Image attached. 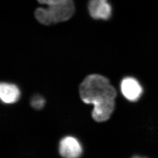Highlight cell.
<instances>
[{
  "label": "cell",
  "instance_id": "cell-1",
  "mask_svg": "<svg viewBox=\"0 0 158 158\" xmlns=\"http://www.w3.org/2000/svg\"><path fill=\"white\" fill-rule=\"evenodd\" d=\"M80 96L85 104H92V117L97 122L110 118L115 108L117 92L106 77L94 74L85 78L80 85Z\"/></svg>",
  "mask_w": 158,
  "mask_h": 158
},
{
  "label": "cell",
  "instance_id": "cell-2",
  "mask_svg": "<svg viewBox=\"0 0 158 158\" xmlns=\"http://www.w3.org/2000/svg\"><path fill=\"white\" fill-rule=\"evenodd\" d=\"M75 7L72 0H62L48 8H39L35 12V16L40 23L49 25L64 22L73 15Z\"/></svg>",
  "mask_w": 158,
  "mask_h": 158
},
{
  "label": "cell",
  "instance_id": "cell-3",
  "mask_svg": "<svg viewBox=\"0 0 158 158\" xmlns=\"http://www.w3.org/2000/svg\"><path fill=\"white\" fill-rule=\"evenodd\" d=\"M82 152L80 143L73 136H66L60 142L59 152L64 158H79Z\"/></svg>",
  "mask_w": 158,
  "mask_h": 158
},
{
  "label": "cell",
  "instance_id": "cell-4",
  "mask_svg": "<svg viewBox=\"0 0 158 158\" xmlns=\"http://www.w3.org/2000/svg\"><path fill=\"white\" fill-rule=\"evenodd\" d=\"M121 90L125 98L131 102L138 100L141 96L143 89L139 83L133 77H126L121 84Z\"/></svg>",
  "mask_w": 158,
  "mask_h": 158
},
{
  "label": "cell",
  "instance_id": "cell-5",
  "mask_svg": "<svg viewBox=\"0 0 158 158\" xmlns=\"http://www.w3.org/2000/svg\"><path fill=\"white\" fill-rule=\"evenodd\" d=\"M89 10L91 16L96 19L107 20L111 16L112 8L107 0H90Z\"/></svg>",
  "mask_w": 158,
  "mask_h": 158
},
{
  "label": "cell",
  "instance_id": "cell-6",
  "mask_svg": "<svg viewBox=\"0 0 158 158\" xmlns=\"http://www.w3.org/2000/svg\"><path fill=\"white\" fill-rule=\"evenodd\" d=\"M20 92L16 85L2 83L0 85V97L6 104H12L18 101Z\"/></svg>",
  "mask_w": 158,
  "mask_h": 158
},
{
  "label": "cell",
  "instance_id": "cell-7",
  "mask_svg": "<svg viewBox=\"0 0 158 158\" xmlns=\"http://www.w3.org/2000/svg\"><path fill=\"white\" fill-rule=\"evenodd\" d=\"M31 104L32 107L35 109L40 110L44 107L45 104V100L42 97L37 95L34 96L32 98Z\"/></svg>",
  "mask_w": 158,
  "mask_h": 158
},
{
  "label": "cell",
  "instance_id": "cell-8",
  "mask_svg": "<svg viewBox=\"0 0 158 158\" xmlns=\"http://www.w3.org/2000/svg\"><path fill=\"white\" fill-rule=\"evenodd\" d=\"M62 0H38V1L41 4H45L48 6H52L56 4L57 2Z\"/></svg>",
  "mask_w": 158,
  "mask_h": 158
},
{
  "label": "cell",
  "instance_id": "cell-9",
  "mask_svg": "<svg viewBox=\"0 0 158 158\" xmlns=\"http://www.w3.org/2000/svg\"><path fill=\"white\" fill-rule=\"evenodd\" d=\"M132 158H145V157H142V156H135L134 157H132Z\"/></svg>",
  "mask_w": 158,
  "mask_h": 158
}]
</instances>
